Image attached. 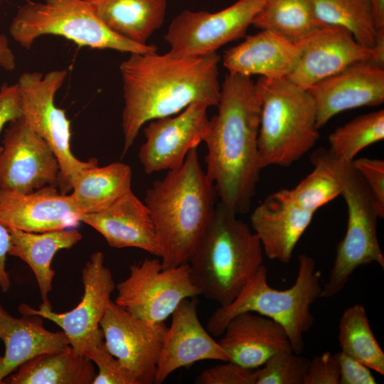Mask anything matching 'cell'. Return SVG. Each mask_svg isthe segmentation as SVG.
Wrapping results in <instances>:
<instances>
[{
    "label": "cell",
    "instance_id": "14",
    "mask_svg": "<svg viewBox=\"0 0 384 384\" xmlns=\"http://www.w3.org/2000/svg\"><path fill=\"white\" fill-rule=\"evenodd\" d=\"M59 164L53 149L22 117L9 122L0 154V191L31 193L59 183Z\"/></svg>",
    "mask_w": 384,
    "mask_h": 384
},
{
    "label": "cell",
    "instance_id": "28",
    "mask_svg": "<svg viewBox=\"0 0 384 384\" xmlns=\"http://www.w3.org/2000/svg\"><path fill=\"white\" fill-rule=\"evenodd\" d=\"M131 167L114 162L81 169L71 181L70 194L82 213L100 212L132 191Z\"/></svg>",
    "mask_w": 384,
    "mask_h": 384
},
{
    "label": "cell",
    "instance_id": "19",
    "mask_svg": "<svg viewBox=\"0 0 384 384\" xmlns=\"http://www.w3.org/2000/svg\"><path fill=\"white\" fill-rule=\"evenodd\" d=\"M316 110L319 129L343 111L384 102V69L367 62L353 64L308 90Z\"/></svg>",
    "mask_w": 384,
    "mask_h": 384
},
{
    "label": "cell",
    "instance_id": "35",
    "mask_svg": "<svg viewBox=\"0 0 384 384\" xmlns=\"http://www.w3.org/2000/svg\"><path fill=\"white\" fill-rule=\"evenodd\" d=\"M85 356L98 368L92 384H136L131 374L109 351L104 340L89 350Z\"/></svg>",
    "mask_w": 384,
    "mask_h": 384
},
{
    "label": "cell",
    "instance_id": "2",
    "mask_svg": "<svg viewBox=\"0 0 384 384\" xmlns=\"http://www.w3.org/2000/svg\"><path fill=\"white\" fill-rule=\"evenodd\" d=\"M218 112L204 139L206 174L222 206L247 213L262 170L258 159L261 101L251 77L228 73L220 85Z\"/></svg>",
    "mask_w": 384,
    "mask_h": 384
},
{
    "label": "cell",
    "instance_id": "15",
    "mask_svg": "<svg viewBox=\"0 0 384 384\" xmlns=\"http://www.w3.org/2000/svg\"><path fill=\"white\" fill-rule=\"evenodd\" d=\"M208 108L203 103L193 102L176 114L146 123L145 140L138 152L146 174L174 170L182 165L190 151L198 148L208 132Z\"/></svg>",
    "mask_w": 384,
    "mask_h": 384
},
{
    "label": "cell",
    "instance_id": "41",
    "mask_svg": "<svg viewBox=\"0 0 384 384\" xmlns=\"http://www.w3.org/2000/svg\"><path fill=\"white\" fill-rule=\"evenodd\" d=\"M11 244L9 229L0 223V289L6 292L9 290L11 280L6 270V260Z\"/></svg>",
    "mask_w": 384,
    "mask_h": 384
},
{
    "label": "cell",
    "instance_id": "36",
    "mask_svg": "<svg viewBox=\"0 0 384 384\" xmlns=\"http://www.w3.org/2000/svg\"><path fill=\"white\" fill-rule=\"evenodd\" d=\"M364 181L374 201L379 218L384 217V161L362 157L351 162Z\"/></svg>",
    "mask_w": 384,
    "mask_h": 384
},
{
    "label": "cell",
    "instance_id": "8",
    "mask_svg": "<svg viewBox=\"0 0 384 384\" xmlns=\"http://www.w3.org/2000/svg\"><path fill=\"white\" fill-rule=\"evenodd\" d=\"M326 157L339 179L347 208V225L343 238L336 247L329 278L321 297L339 293L356 268L372 262L384 269V255L377 235L379 218L370 193L351 162L339 160L325 149Z\"/></svg>",
    "mask_w": 384,
    "mask_h": 384
},
{
    "label": "cell",
    "instance_id": "1",
    "mask_svg": "<svg viewBox=\"0 0 384 384\" xmlns=\"http://www.w3.org/2000/svg\"><path fill=\"white\" fill-rule=\"evenodd\" d=\"M219 62L216 53L198 57L130 53L119 66L124 102L122 154L147 122L176 114L193 102L217 106Z\"/></svg>",
    "mask_w": 384,
    "mask_h": 384
},
{
    "label": "cell",
    "instance_id": "42",
    "mask_svg": "<svg viewBox=\"0 0 384 384\" xmlns=\"http://www.w3.org/2000/svg\"><path fill=\"white\" fill-rule=\"evenodd\" d=\"M0 67L11 71L16 67V59L11 49L7 37L0 33Z\"/></svg>",
    "mask_w": 384,
    "mask_h": 384
},
{
    "label": "cell",
    "instance_id": "31",
    "mask_svg": "<svg viewBox=\"0 0 384 384\" xmlns=\"http://www.w3.org/2000/svg\"><path fill=\"white\" fill-rule=\"evenodd\" d=\"M338 341L343 353L384 375V352L370 327L365 308H347L339 321Z\"/></svg>",
    "mask_w": 384,
    "mask_h": 384
},
{
    "label": "cell",
    "instance_id": "13",
    "mask_svg": "<svg viewBox=\"0 0 384 384\" xmlns=\"http://www.w3.org/2000/svg\"><path fill=\"white\" fill-rule=\"evenodd\" d=\"M109 351L136 384H154L168 326L139 318L110 301L100 324Z\"/></svg>",
    "mask_w": 384,
    "mask_h": 384
},
{
    "label": "cell",
    "instance_id": "38",
    "mask_svg": "<svg viewBox=\"0 0 384 384\" xmlns=\"http://www.w3.org/2000/svg\"><path fill=\"white\" fill-rule=\"evenodd\" d=\"M304 384H339V368L335 354L329 351L309 361Z\"/></svg>",
    "mask_w": 384,
    "mask_h": 384
},
{
    "label": "cell",
    "instance_id": "6",
    "mask_svg": "<svg viewBox=\"0 0 384 384\" xmlns=\"http://www.w3.org/2000/svg\"><path fill=\"white\" fill-rule=\"evenodd\" d=\"M261 101L258 159L261 169L289 166L319 138L314 101L306 89L288 78L260 77L255 82Z\"/></svg>",
    "mask_w": 384,
    "mask_h": 384
},
{
    "label": "cell",
    "instance_id": "40",
    "mask_svg": "<svg viewBox=\"0 0 384 384\" xmlns=\"http://www.w3.org/2000/svg\"><path fill=\"white\" fill-rule=\"evenodd\" d=\"M22 116L21 96L17 84L0 88V132L9 122ZM2 146H0V154Z\"/></svg>",
    "mask_w": 384,
    "mask_h": 384
},
{
    "label": "cell",
    "instance_id": "34",
    "mask_svg": "<svg viewBox=\"0 0 384 384\" xmlns=\"http://www.w3.org/2000/svg\"><path fill=\"white\" fill-rule=\"evenodd\" d=\"M309 361L292 350L279 351L255 369V384H304Z\"/></svg>",
    "mask_w": 384,
    "mask_h": 384
},
{
    "label": "cell",
    "instance_id": "44",
    "mask_svg": "<svg viewBox=\"0 0 384 384\" xmlns=\"http://www.w3.org/2000/svg\"><path fill=\"white\" fill-rule=\"evenodd\" d=\"M377 29L384 28V0H370Z\"/></svg>",
    "mask_w": 384,
    "mask_h": 384
},
{
    "label": "cell",
    "instance_id": "32",
    "mask_svg": "<svg viewBox=\"0 0 384 384\" xmlns=\"http://www.w3.org/2000/svg\"><path fill=\"white\" fill-rule=\"evenodd\" d=\"M384 139V110L355 117L329 136V152L335 158L352 162L367 146Z\"/></svg>",
    "mask_w": 384,
    "mask_h": 384
},
{
    "label": "cell",
    "instance_id": "43",
    "mask_svg": "<svg viewBox=\"0 0 384 384\" xmlns=\"http://www.w3.org/2000/svg\"><path fill=\"white\" fill-rule=\"evenodd\" d=\"M373 49V56L368 63L384 68V28L378 29L376 39Z\"/></svg>",
    "mask_w": 384,
    "mask_h": 384
},
{
    "label": "cell",
    "instance_id": "26",
    "mask_svg": "<svg viewBox=\"0 0 384 384\" xmlns=\"http://www.w3.org/2000/svg\"><path fill=\"white\" fill-rule=\"evenodd\" d=\"M115 33L146 45L163 24L166 0H85Z\"/></svg>",
    "mask_w": 384,
    "mask_h": 384
},
{
    "label": "cell",
    "instance_id": "45",
    "mask_svg": "<svg viewBox=\"0 0 384 384\" xmlns=\"http://www.w3.org/2000/svg\"><path fill=\"white\" fill-rule=\"evenodd\" d=\"M1 363H2V357L0 356V372H1ZM0 383H4L3 380L1 378V376H0Z\"/></svg>",
    "mask_w": 384,
    "mask_h": 384
},
{
    "label": "cell",
    "instance_id": "3",
    "mask_svg": "<svg viewBox=\"0 0 384 384\" xmlns=\"http://www.w3.org/2000/svg\"><path fill=\"white\" fill-rule=\"evenodd\" d=\"M217 197L197 148L146 190L144 202L154 222L162 269L189 262L213 217Z\"/></svg>",
    "mask_w": 384,
    "mask_h": 384
},
{
    "label": "cell",
    "instance_id": "23",
    "mask_svg": "<svg viewBox=\"0 0 384 384\" xmlns=\"http://www.w3.org/2000/svg\"><path fill=\"white\" fill-rule=\"evenodd\" d=\"M299 60L296 43L274 31L261 30L225 50L223 64L228 73L277 79L288 78Z\"/></svg>",
    "mask_w": 384,
    "mask_h": 384
},
{
    "label": "cell",
    "instance_id": "21",
    "mask_svg": "<svg viewBox=\"0 0 384 384\" xmlns=\"http://www.w3.org/2000/svg\"><path fill=\"white\" fill-rule=\"evenodd\" d=\"M80 222L99 232L110 247H136L159 256L150 211L132 191L100 212L82 214Z\"/></svg>",
    "mask_w": 384,
    "mask_h": 384
},
{
    "label": "cell",
    "instance_id": "24",
    "mask_svg": "<svg viewBox=\"0 0 384 384\" xmlns=\"http://www.w3.org/2000/svg\"><path fill=\"white\" fill-rule=\"evenodd\" d=\"M21 315L13 316L0 304V340L5 346L0 372L3 382L28 361L70 346L64 331L53 332L43 327L42 317Z\"/></svg>",
    "mask_w": 384,
    "mask_h": 384
},
{
    "label": "cell",
    "instance_id": "10",
    "mask_svg": "<svg viewBox=\"0 0 384 384\" xmlns=\"http://www.w3.org/2000/svg\"><path fill=\"white\" fill-rule=\"evenodd\" d=\"M129 271L117 285L114 302L143 319L165 321L181 301L201 295L188 263L162 269L160 260L146 258L131 265Z\"/></svg>",
    "mask_w": 384,
    "mask_h": 384
},
{
    "label": "cell",
    "instance_id": "27",
    "mask_svg": "<svg viewBox=\"0 0 384 384\" xmlns=\"http://www.w3.org/2000/svg\"><path fill=\"white\" fill-rule=\"evenodd\" d=\"M4 380L9 384H92L93 363L70 346L39 355L20 366Z\"/></svg>",
    "mask_w": 384,
    "mask_h": 384
},
{
    "label": "cell",
    "instance_id": "29",
    "mask_svg": "<svg viewBox=\"0 0 384 384\" xmlns=\"http://www.w3.org/2000/svg\"><path fill=\"white\" fill-rule=\"evenodd\" d=\"M252 26L297 43L326 25L316 18L311 0H267Z\"/></svg>",
    "mask_w": 384,
    "mask_h": 384
},
{
    "label": "cell",
    "instance_id": "20",
    "mask_svg": "<svg viewBox=\"0 0 384 384\" xmlns=\"http://www.w3.org/2000/svg\"><path fill=\"white\" fill-rule=\"evenodd\" d=\"M314 215L296 203L289 190L282 189L269 195L254 209L250 223L265 255L289 263Z\"/></svg>",
    "mask_w": 384,
    "mask_h": 384
},
{
    "label": "cell",
    "instance_id": "33",
    "mask_svg": "<svg viewBox=\"0 0 384 384\" xmlns=\"http://www.w3.org/2000/svg\"><path fill=\"white\" fill-rule=\"evenodd\" d=\"M310 159L314 170L289 192L302 208L315 213L340 196L342 186L326 157L325 149H316Z\"/></svg>",
    "mask_w": 384,
    "mask_h": 384
},
{
    "label": "cell",
    "instance_id": "4",
    "mask_svg": "<svg viewBox=\"0 0 384 384\" xmlns=\"http://www.w3.org/2000/svg\"><path fill=\"white\" fill-rule=\"evenodd\" d=\"M262 262L257 235L218 203L188 265L191 280L201 295L225 306Z\"/></svg>",
    "mask_w": 384,
    "mask_h": 384
},
{
    "label": "cell",
    "instance_id": "39",
    "mask_svg": "<svg viewBox=\"0 0 384 384\" xmlns=\"http://www.w3.org/2000/svg\"><path fill=\"white\" fill-rule=\"evenodd\" d=\"M339 368V384H375L370 369L340 351L335 354Z\"/></svg>",
    "mask_w": 384,
    "mask_h": 384
},
{
    "label": "cell",
    "instance_id": "18",
    "mask_svg": "<svg viewBox=\"0 0 384 384\" xmlns=\"http://www.w3.org/2000/svg\"><path fill=\"white\" fill-rule=\"evenodd\" d=\"M81 215L71 195L54 186L28 193L0 191V223L7 228L29 233L75 228Z\"/></svg>",
    "mask_w": 384,
    "mask_h": 384
},
{
    "label": "cell",
    "instance_id": "37",
    "mask_svg": "<svg viewBox=\"0 0 384 384\" xmlns=\"http://www.w3.org/2000/svg\"><path fill=\"white\" fill-rule=\"evenodd\" d=\"M255 370L244 368L231 361H225L201 372L196 378V384H255Z\"/></svg>",
    "mask_w": 384,
    "mask_h": 384
},
{
    "label": "cell",
    "instance_id": "25",
    "mask_svg": "<svg viewBox=\"0 0 384 384\" xmlns=\"http://www.w3.org/2000/svg\"><path fill=\"white\" fill-rule=\"evenodd\" d=\"M8 229L11 236L8 255L21 259L30 267L39 287L41 304L51 306L49 293L55 274L51 268L53 259L58 251L70 249L79 242L82 234L75 228L44 233Z\"/></svg>",
    "mask_w": 384,
    "mask_h": 384
},
{
    "label": "cell",
    "instance_id": "5",
    "mask_svg": "<svg viewBox=\"0 0 384 384\" xmlns=\"http://www.w3.org/2000/svg\"><path fill=\"white\" fill-rule=\"evenodd\" d=\"M299 268L293 285L283 290L271 287L265 265L255 272L241 291L228 305L220 306L209 317L207 331L220 336L228 323L245 312L270 318L286 331L292 351L301 354L304 348V335L314 324L310 311L313 303L321 297V273L316 270L314 259L299 255Z\"/></svg>",
    "mask_w": 384,
    "mask_h": 384
},
{
    "label": "cell",
    "instance_id": "22",
    "mask_svg": "<svg viewBox=\"0 0 384 384\" xmlns=\"http://www.w3.org/2000/svg\"><path fill=\"white\" fill-rule=\"evenodd\" d=\"M218 341L229 361L249 369L262 366L271 356L292 350L284 329L266 316L245 312L234 316Z\"/></svg>",
    "mask_w": 384,
    "mask_h": 384
},
{
    "label": "cell",
    "instance_id": "17",
    "mask_svg": "<svg viewBox=\"0 0 384 384\" xmlns=\"http://www.w3.org/2000/svg\"><path fill=\"white\" fill-rule=\"evenodd\" d=\"M156 366L155 383L175 370L204 360L228 361L227 353L201 325L196 297L181 301L172 313Z\"/></svg>",
    "mask_w": 384,
    "mask_h": 384
},
{
    "label": "cell",
    "instance_id": "16",
    "mask_svg": "<svg viewBox=\"0 0 384 384\" xmlns=\"http://www.w3.org/2000/svg\"><path fill=\"white\" fill-rule=\"evenodd\" d=\"M299 63L288 78L308 90L353 64L368 63L373 49L360 44L344 28L324 26L296 43Z\"/></svg>",
    "mask_w": 384,
    "mask_h": 384
},
{
    "label": "cell",
    "instance_id": "9",
    "mask_svg": "<svg viewBox=\"0 0 384 384\" xmlns=\"http://www.w3.org/2000/svg\"><path fill=\"white\" fill-rule=\"evenodd\" d=\"M66 70L23 73L16 83L21 96L22 118L26 124L44 139L58 161V186L60 193L71 191V181L82 169L98 165L95 158L82 161L70 149V122L65 110L55 104V96L63 85Z\"/></svg>",
    "mask_w": 384,
    "mask_h": 384
},
{
    "label": "cell",
    "instance_id": "7",
    "mask_svg": "<svg viewBox=\"0 0 384 384\" xmlns=\"http://www.w3.org/2000/svg\"><path fill=\"white\" fill-rule=\"evenodd\" d=\"M9 33L26 49L42 36L55 35L80 46L129 54L154 53L158 50L154 45L138 44L111 31L85 0L28 1L18 10Z\"/></svg>",
    "mask_w": 384,
    "mask_h": 384
},
{
    "label": "cell",
    "instance_id": "11",
    "mask_svg": "<svg viewBox=\"0 0 384 384\" xmlns=\"http://www.w3.org/2000/svg\"><path fill=\"white\" fill-rule=\"evenodd\" d=\"M267 0H238L217 12L184 10L171 22L165 41L177 57L215 53L223 46L242 38Z\"/></svg>",
    "mask_w": 384,
    "mask_h": 384
},
{
    "label": "cell",
    "instance_id": "12",
    "mask_svg": "<svg viewBox=\"0 0 384 384\" xmlns=\"http://www.w3.org/2000/svg\"><path fill=\"white\" fill-rule=\"evenodd\" d=\"M84 294L80 302L73 309L55 312L52 306L41 304L38 309L22 304L21 314L38 315L61 328L70 341V346L78 353H86L104 340L100 324L111 301L115 284L110 270L104 264L100 251L92 253L82 270Z\"/></svg>",
    "mask_w": 384,
    "mask_h": 384
},
{
    "label": "cell",
    "instance_id": "30",
    "mask_svg": "<svg viewBox=\"0 0 384 384\" xmlns=\"http://www.w3.org/2000/svg\"><path fill=\"white\" fill-rule=\"evenodd\" d=\"M311 1L314 14L322 24L344 28L362 46H374L378 29L370 0Z\"/></svg>",
    "mask_w": 384,
    "mask_h": 384
}]
</instances>
